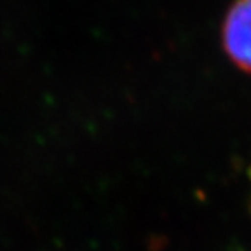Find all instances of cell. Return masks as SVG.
Segmentation results:
<instances>
[{
	"label": "cell",
	"instance_id": "obj_1",
	"mask_svg": "<svg viewBox=\"0 0 251 251\" xmlns=\"http://www.w3.org/2000/svg\"><path fill=\"white\" fill-rule=\"evenodd\" d=\"M224 47L228 58L251 74V0H235L224 23Z\"/></svg>",
	"mask_w": 251,
	"mask_h": 251
}]
</instances>
